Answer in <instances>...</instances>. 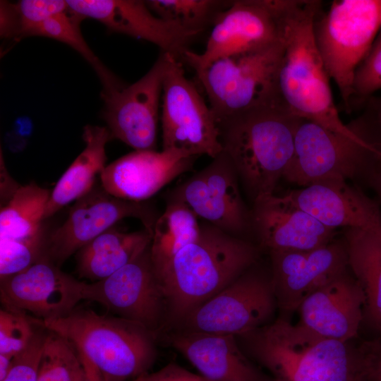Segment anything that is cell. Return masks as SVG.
<instances>
[{
    "label": "cell",
    "mask_w": 381,
    "mask_h": 381,
    "mask_svg": "<svg viewBox=\"0 0 381 381\" xmlns=\"http://www.w3.org/2000/svg\"><path fill=\"white\" fill-rule=\"evenodd\" d=\"M259 256V248L251 242L202 224L198 238L157 272L167 301L162 336L255 265Z\"/></svg>",
    "instance_id": "6da1fadb"
},
{
    "label": "cell",
    "mask_w": 381,
    "mask_h": 381,
    "mask_svg": "<svg viewBox=\"0 0 381 381\" xmlns=\"http://www.w3.org/2000/svg\"><path fill=\"white\" fill-rule=\"evenodd\" d=\"M321 1L291 0L282 32L283 52L277 74L279 101L294 115L347 136L360 127L345 125L334 104L329 76L314 36Z\"/></svg>",
    "instance_id": "7a4b0ae2"
},
{
    "label": "cell",
    "mask_w": 381,
    "mask_h": 381,
    "mask_svg": "<svg viewBox=\"0 0 381 381\" xmlns=\"http://www.w3.org/2000/svg\"><path fill=\"white\" fill-rule=\"evenodd\" d=\"M250 358L280 381H363L357 349L284 318L236 335Z\"/></svg>",
    "instance_id": "3957f363"
},
{
    "label": "cell",
    "mask_w": 381,
    "mask_h": 381,
    "mask_svg": "<svg viewBox=\"0 0 381 381\" xmlns=\"http://www.w3.org/2000/svg\"><path fill=\"white\" fill-rule=\"evenodd\" d=\"M33 319L75 349L87 381H127L147 373L157 356V337L141 324L89 308L49 320Z\"/></svg>",
    "instance_id": "277c9868"
},
{
    "label": "cell",
    "mask_w": 381,
    "mask_h": 381,
    "mask_svg": "<svg viewBox=\"0 0 381 381\" xmlns=\"http://www.w3.org/2000/svg\"><path fill=\"white\" fill-rule=\"evenodd\" d=\"M302 119L282 104L255 107L218 123L223 151L253 202L274 194L294 154Z\"/></svg>",
    "instance_id": "5b68a950"
},
{
    "label": "cell",
    "mask_w": 381,
    "mask_h": 381,
    "mask_svg": "<svg viewBox=\"0 0 381 381\" xmlns=\"http://www.w3.org/2000/svg\"><path fill=\"white\" fill-rule=\"evenodd\" d=\"M318 14L315 42L329 78L349 107L356 71L381 28V0L334 1L325 14Z\"/></svg>",
    "instance_id": "8992f818"
},
{
    "label": "cell",
    "mask_w": 381,
    "mask_h": 381,
    "mask_svg": "<svg viewBox=\"0 0 381 381\" xmlns=\"http://www.w3.org/2000/svg\"><path fill=\"white\" fill-rule=\"evenodd\" d=\"M281 40L263 49L213 61L196 73L217 123L251 108L279 102Z\"/></svg>",
    "instance_id": "52a82bcc"
},
{
    "label": "cell",
    "mask_w": 381,
    "mask_h": 381,
    "mask_svg": "<svg viewBox=\"0 0 381 381\" xmlns=\"http://www.w3.org/2000/svg\"><path fill=\"white\" fill-rule=\"evenodd\" d=\"M380 151L379 142L363 130L350 137L302 119L294 157L283 178L305 187L327 179H352L364 174Z\"/></svg>",
    "instance_id": "ba28073f"
},
{
    "label": "cell",
    "mask_w": 381,
    "mask_h": 381,
    "mask_svg": "<svg viewBox=\"0 0 381 381\" xmlns=\"http://www.w3.org/2000/svg\"><path fill=\"white\" fill-rule=\"evenodd\" d=\"M167 55L161 114L162 150L195 157L206 155L213 159L223 151L216 118L197 87L186 76L182 61Z\"/></svg>",
    "instance_id": "9c48e42d"
},
{
    "label": "cell",
    "mask_w": 381,
    "mask_h": 381,
    "mask_svg": "<svg viewBox=\"0 0 381 381\" xmlns=\"http://www.w3.org/2000/svg\"><path fill=\"white\" fill-rule=\"evenodd\" d=\"M254 265L195 308L173 330L236 336L271 322L277 308L271 272Z\"/></svg>",
    "instance_id": "30bf717a"
},
{
    "label": "cell",
    "mask_w": 381,
    "mask_h": 381,
    "mask_svg": "<svg viewBox=\"0 0 381 381\" xmlns=\"http://www.w3.org/2000/svg\"><path fill=\"white\" fill-rule=\"evenodd\" d=\"M290 0H236L216 17L204 51L188 49L183 56L200 71L218 59L259 50L282 38Z\"/></svg>",
    "instance_id": "8fae6325"
},
{
    "label": "cell",
    "mask_w": 381,
    "mask_h": 381,
    "mask_svg": "<svg viewBox=\"0 0 381 381\" xmlns=\"http://www.w3.org/2000/svg\"><path fill=\"white\" fill-rule=\"evenodd\" d=\"M83 298L101 304L116 316L141 324L158 340L164 332L167 301L150 246L109 277L85 283Z\"/></svg>",
    "instance_id": "7c38bea8"
},
{
    "label": "cell",
    "mask_w": 381,
    "mask_h": 381,
    "mask_svg": "<svg viewBox=\"0 0 381 381\" xmlns=\"http://www.w3.org/2000/svg\"><path fill=\"white\" fill-rule=\"evenodd\" d=\"M139 219L153 233L159 217L155 209L143 202L119 198L96 183L75 200L65 222L50 231L46 256L58 267L73 253L124 218Z\"/></svg>",
    "instance_id": "4fadbf2b"
},
{
    "label": "cell",
    "mask_w": 381,
    "mask_h": 381,
    "mask_svg": "<svg viewBox=\"0 0 381 381\" xmlns=\"http://www.w3.org/2000/svg\"><path fill=\"white\" fill-rule=\"evenodd\" d=\"M238 180L229 157L222 151L176 186L169 198L185 203L198 218L241 238L251 228V212L242 199Z\"/></svg>",
    "instance_id": "5bb4252c"
},
{
    "label": "cell",
    "mask_w": 381,
    "mask_h": 381,
    "mask_svg": "<svg viewBox=\"0 0 381 381\" xmlns=\"http://www.w3.org/2000/svg\"><path fill=\"white\" fill-rule=\"evenodd\" d=\"M167 63V54L161 52L152 67L138 81L102 93L103 117L111 138L135 150H155Z\"/></svg>",
    "instance_id": "9a60e30c"
},
{
    "label": "cell",
    "mask_w": 381,
    "mask_h": 381,
    "mask_svg": "<svg viewBox=\"0 0 381 381\" xmlns=\"http://www.w3.org/2000/svg\"><path fill=\"white\" fill-rule=\"evenodd\" d=\"M0 280L5 308L42 320L64 317L84 300L85 283L61 271L47 257Z\"/></svg>",
    "instance_id": "2e32d148"
},
{
    "label": "cell",
    "mask_w": 381,
    "mask_h": 381,
    "mask_svg": "<svg viewBox=\"0 0 381 381\" xmlns=\"http://www.w3.org/2000/svg\"><path fill=\"white\" fill-rule=\"evenodd\" d=\"M277 308L289 313L318 288L349 269L344 242L310 250L269 252Z\"/></svg>",
    "instance_id": "e0dca14e"
},
{
    "label": "cell",
    "mask_w": 381,
    "mask_h": 381,
    "mask_svg": "<svg viewBox=\"0 0 381 381\" xmlns=\"http://www.w3.org/2000/svg\"><path fill=\"white\" fill-rule=\"evenodd\" d=\"M67 3L71 13L95 19L111 31L152 42L162 52L180 61L190 43L200 34L159 18L145 1L68 0Z\"/></svg>",
    "instance_id": "ac0fdd59"
},
{
    "label": "cell",
    "mask_w": 381,
    "mask_h": 381,
    "mask_svg": "<svg viewBox=\"0 0 381 381\" xmlns=\"http://www.w3.org/2000/svg\"><path fill=\"white\" fill-rule=\"evenodd\" d=\"M251 228L268 252L313 250L332 242L334 235V229L302 210L289 193L255 200Z\"/></svg>",
    "instance_id": "d6986e66"
},
{
    "label": "cell",
    "mask_w": 381,
    "mask_h": 381,
    "mask_svg": "<svg viewBox=\"0 0 381 381\" xmlns=\"http://www.w3.org/2000/svg\"><path fill=\"white\" fill-rule=\"evenodd\" d=\"M197 157L175 150H135L106 166L100 183L111 195L143 202L190 170Z\"/></svg>",
    "instance_id": "ffe728a7"
},
{
    "label": "cell",
    "mask_w": 381,
    "mask_h": 381,
    "mask_svg": "<svg viewBox=\"0 0 381 381\" xmlns=\"http://www.w3.org/2000/svg\"><path fill=\"white\" fill-rule=\"evenodd\" d=\"M349 269L309 295L301 304L299 324L326 338L350 342L363 320L365 295Z\"/></svg>",
    "instance_id": "44dd1931"
},
{
    "label": "cell",
    "mask_w": 381,
    "mask_h": 381,
    "mask_svg": "<svg viewBox=\"0 0 381 381\" xmlns=\"http://www.w3.org/2000/svg\"><path fill=\"white\" fill-rule=\"evenodd\" d=\"M162 337L210 380L265 381L235 335L171 330Z\"/></svg>",
    "instance_id": "7402d4cb"
},
{
    "label": "cell",
    "mask_w": 381,
    "mask_h": 381,
    "mask_svg": "<svg viewBox=\"0 0 381 381\" xmlns=\"http://www.w3.org/2000/svg\"><path fill=\"white\" fill-rule=\"evenodd\" d=\"M289 193L302 210L331 229L381 225L377 204L346 180H323Z\"/></svg>",
    "instance_id": "603a6c76"
},
{
    "label": "cell",
    "mask_w": 381,
    "mask_h": 381,
    "mask_svg": "<svg viewBox=\"0 0 381 381\" xmlns=\"http://www.w3.org/2000/svg\"><path fill=\"white\" fill-rule=\"evenodd\" d=\"M344 242L349 269L365 295L363 320L381 335V225L345 229Z\"/></svg>",
    "instance_id": "cb8c5ba5"
},
{
    "label": "cell",
    "mask_w": 381,
    "mask_h": 381,
    "mask_svg": "<svg viewBox=\"0 0 381 381\" xmlns=\"http://www.w3.org/2000/svg\"><path fill=\"white\" fill-rule=\"evenodd\" d=\"M85 148L56 183L46 206L44 221L95 186L107 161L106 145L112 139L107 127L87 125L83 128Z\"/></svg>",
    "instance_id": "d4e9b609"
},
{
    "label": "cell",
    "mask_w": 381,
    "mask_h": 381,
    "mask_svg": "<svg viewBox=\"0 0 381 381\" xmlns=\"http://www.w3.org/2000/svg\"><path fill=\"white\" fill-rule=\"evenodd\" d=\"M152 234L143 229L123 232L114 226L81 248L76 255V272L92 282L104 279L133 260L151 243Z\"/></svg>",
    "instance_id": "484cf974"
},
{
    "label": "cell",
    "mask_w": 381,
    "mask_h": 381,
    "mask_svg": "<svg viewBox=\"0 0 381 381\" xmlns=\"http://www.w3.org/2000/svg\"><path fill=\"white\" fill-rule=\"evenodd\" d=\"M200 231L201 224L191 210L181 200L169 198L164 211L155 224L150 243L151 258L156 272L196 241Z\"/></svg>",
    "instance_id": "4316f807"
},
{
    "label": "cell",
    "mask_w": 381,
    "mask_h": 381,
    "mask_svg": "<svg viewBox=\"0 0 381 381\" xmlns=\"http://www.w3.org/2000/svg\"><path fill=\"white\" fill-rule=\"evenodd\" d=\"M51 192L35 183L20 186L1 207L0 238H23L36 234L44 225Z\"/></svg>",
    "instance_id": "83f0119b"
},
{
    "label": "cell",
    "mask_w": 381,
    "mask_h": 381,
    "mask_svg": "<svg viewBox=\"0 0 381 381\" xmlns=\"http://www.w3.org/2000/svg\"><path fill=\"white\" fill-rule=\"evenodd\" d=\"M83 18L68 11L54 16L27 32L25 37L41 36L65 43L78 52L93 67L103 85L102 92H111L124 85L96 56L80 29Z\"/></svg>",
    "instance_id": "f1b7e54d"
},
{
    "label": "cell",
    "mask_w": 381,
    "mask_h": 381,
    "mask_svg": "<svg viewBox=\"0 0 381 381\" xmlns=\"http://www.w3.org/2000/svg\"><path fill=\"white\" fill-rule=\"evenodd\" d=\"M149 9L159 18L189 30L202 32L213 24L218 14L231 1L148 0Z\"/></svg>",
    "instance_id": "f546056e"
},
{
    "label": "cell",
    "mask_w": 381,
    "mask_h": 381,
    "mask_svg": "<svg viewBox=\"0 0 381 381\" xmlns=\"http://www.w3.org/2000/svg\"><path fill=\"white\" fill-rule=\"evenodd\" d=\"M37 381H87L75 349L66 339L51 331L45 341Z\"/></svg>",
    "instance_id": "4dcf8cb0"
},
{
    "label": "cell",
    "mask_w": 381,
    "mask_h": 381,
    "mask_svg": "<svg viewBox=\"0 0 381 381\" xmlns=\"http://www.w3.org/2000/svg\"><path fill=\"white\" fill-rule=\"evenodd\" d=\"M49 231L44 224L25 238H0V278L20 272L45 257Z\"/></svg>",
    "instance_id": "1f68e13d"
},
{
    "label": "cell",
    "mask_w": 381,
    "mask_h": 381,
    "mask_svg": "<svg viewBox=\"0 0 381 381\" xmlns=\"http://www.w3.org/2000/svg\"><path fill=\"white\" fill-rule=\"evenodd\" d=\"M36 325L30 316L14 309L0 310V354L12 357L23 351L31 341Z\"/></svg>",
    "instance_id": "d6a6232c"
},
{
    "label": "cell",
    "mask_w": 381,
    "mask_h": 381,
    "mask_svg": "<svg viewBox=\"0 0 381 381\" xmlns=\"http://www.w3.org/2000/svg\"><path fill=\"white\" fill-rule=\"evenodd\" d=\"M27 347L17 354L12 367L3 381H37L39 365L49 331L39 323Z\"/></svg>",
    "instance_id": "836d02e7"
},
{
    "label": "cell",
    "mask_w": 381,
    "mask_h": 381,
    "mask_svg": "<svg viewBox=\"0 0 381 381\" xmlns=\"http://www.w3.org/2000/svg\"><path fill=\"white\" fill-rule=\"evenodd\" d=\"M19 15L21 35L54 16L68 11L67 1L22 0L16 4Z\"/></svg>",
    "instance_id": "e575fe53"
},
{
    "label": "cell",
    "mask_w": 381,
    "mask_h": 381,
    "mask_svg": "<svg viewBox=\"0 0 381 381\" xmlns=\"http://www.w3.org/2000/svg\"><path fill=\"white\" fill-rule=\"evenodd\" d=\"M354 95L368 96L381 89V35L357 68L353 84Z\"/></svg>",
    "instance_id": "d590c367"
},
{
    "label": "cell",
    "mask_w": 381,
    "mask_h": 381,
    "mask_svg": "<svg viewBox=\"0 0 381 381\" xmlns=\"http://www.w3.org/2000/svg\"><path fill=\"white\" fill-rule=\"evenodd\" d=\"M363 365V381H381V335L357 345Z\"/></svg>",
    "instance_id": "8d00e7d4"
},
{
    "label": "cell",
    "mask_w": 381,
    "mask_h": 381,
    "mask_svg": "<svg viewBox=\"0 0 381 381\" xmlns=\"http://www.w3.org/2000/svg\"><path fill=\"white\" fill-rule=\"evenodd\" d=\"M130 381H212L175 363H169L155 373H145Z\"/></svg>",
    "instance_id": "74e56055"
},
{
    "label": "cell",
    "mask_w": 381,
    "mask_h": 381,
    "mask_svg": "<svg viewBox=\"0 0 381 381\" xmlns=\"http://www.w3.org/2000/svg\"><path fill=\"white\" fill-rule=\"evenodd\" d=\"M0 5L1 36L20 39L21 25L16 5L4 1H1Z\"/></svg>",
    "instance_id": "f35d334b"
},
{
    "label": "cell",
    "mask_w": 381,
    "mask_h": 381,
    "mask_svg": "<svg viewBox=\"0 0 381 381\" xmlns=\"http://www.w3.org/2000/svg\"><path fill=\"white\" fill-rule=\"evenodd\" d=\"M381 201V152L363 174Z\"/></svg>",
    "instance_id": "ab89813d"
},
{
    "label": "cell",
    "mask_w": 381,
    "mask_h": 381,
    "mask_svg": "<svg viewBox=\"0 0 381 381\" xmlns=\"http://www.w3.org/2000/svg\"><path fill=\"white\" fill-rule=\"evenodd\" d=\"M14 357L0 354V381H3L8 375L12 367Z\"/></svg>",
    "instance_id": "60d3db41"
},
{
    "label": "cell",
    "mask_w": 381,
    "mask_h": 381,
    "mask_svg": "<svg viewBox=\"0 0 381 381\" xmlns=\"http://www.w3.org/2000/svg\"><path fill=\"white\" fill-rule=\"evenodd\" d=\"M374 104L376 111V119L379 132L378 142L381 145V99H377Z\"/></svg>",
    "instance_id": "b9f144b4"
},
{
    "label": "cell",
    "mask_w": 381,
    "mask_h": 381,
    "mask_svg": "<svg viewBox=\"0 0 381 381\" xmlns=\"http://www.w3.org/2000/svg\"><path fill=\"white\" fill-rule=\"evenodd\" d=\"M275 381H280V380H276Z\"/></svg>",
    "instance_id": "7bdbcfd3"
}]
</instances>
